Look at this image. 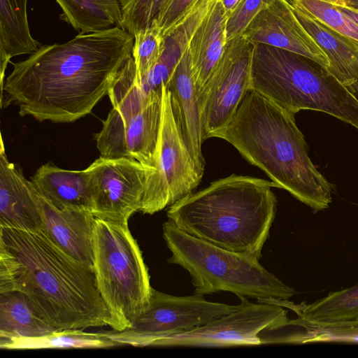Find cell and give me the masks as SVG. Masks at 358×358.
I'll list each match as a JSON object with an SVG mask.
<instances>
[{
  "mask_svg": "<svg viewBox=\"0 0 358 358\" xmlns=\"http://www.w3.org/2000/svg\"><path fill=\"white\" fill-rule=\"evenodd\" d=\"M134 38L120 27L41 45L13 64L1 88V108L15 103L21 117L73 122L90 114L132 56Z\"/></svg>",
  "mask_w": 358,
  "mask_h": 358,
  "instance_id": "obj_1",
  "label": "cell"
},
{
  "mask_svg": "<svg viewBox=\"0 0 358 358\" xmlns=\"http://www.w3.org/2000/svg\"><path fill=\"white\" fill-rule=\"evenodd\" d=\"M19 291L56 329L111 325L92 266L64 252L41 229L0 227V292Z\"/></svg>",
  "mask_w": 358,
  "mask_h": 358,
  "instance_id": "obj_2",
  "label": "cell"
},
{
  "mask_svg": "<svg viewBox=\"0 0 358 358\" xmlns=\"http://www.w3.org/2000/svg\"><path fill=\"white\" fill-rule=\"evenodd\" d=\"M213 137L231 144L250 164L314 211L327 208L334 185L317 169L295 114L249 90Z\"/></svg>",
  "mask_w": 358,
  "mask_h": 358,
  "instance_id": "obj_3",
  "label": "cell"
},
{
  "mask_svg": "<svg viewBox=\"0 0 358 358\" xmlns=\"http://www.w3.org/2000/svg\"><path fill=\"white\" fill-rule=\"evenodd\" d=\"M272 187V181L233 174L176 201L166 215L191 236L259 260L275 216Z\"/></svg>",
  "mask_w": 358,
  "mask_h": 358,
  "instance_id": "obj_4",
  "label": "cell"
},
{
  "mask_svg": "<svg viewBox=\"0 0 358 358\" xmlns=\"http://www.w3.org/2000/svg\"><path fill=\"white\" fill-rule=\"evenodd\" d=\"M253 45L250 90L294 114L320 111L358 129V98L328 69L287 50Z\"/></svg>",
  "mask_w": 358,
  "mask_h": 358,
  "instance_id": "obj_5",
  "label": "cell"
},
{
  "mask_svg": "<svg viewBox=\"0 0 358 358\" xmlns=\"http://www.w3.org/2000/svg\"><path fill=\"white\" fill-rule=\"evenodd\" d=\"M163 238L171 252L169 262L189 272L196 294L229 292L257 300H289L296 294L259 260L191 236L169 220L163 224Z\"/></svg>",
  "mask_w": 358,
  "mask_h": 358,
  "instance_id": "obj_6",
  "label": "cell"
},
{
  "mask_svg": "<svg viewBox=\"0 0 358 358\" xmlns=\"http://www.w3.org/2000/svg\"><path fill=\"white\" fill-rule=\"evenodd\" d=\"M92 246L96 285L110 312V327L123 331L150 303L148 268L128 224L95 217Z\"/></svg>",
  "mask_w": 358,
  "mask_h": 358,
  "instance_id": "obj_7",
  "label": "cell"
},
{
  "mask_svg": "<svg viewBox=\"0 0 358 358\" xmlns=\"http://www.w3.org/2000/svg\"><path fill=\"white\" fill-rule=\"evenodd\" d=\"M202 176L184 141L171 93L164 85L157 164L147 178L140 212L152 215L170 206L192 194Z\"/></svg>",
  "mask_w": 358,
  "mask_h": 358,
  "instance_id": "obj_8",
  "label": "cell"
},
{
  "mask_svg": "<svg viewBox=\"0 0 358 358\" xmlns=\"http://www.w3.org/2000/svg\"><path fill=\"white\" fill-rule=\"evenodd\" d=\"M238 307L206 300L203 296H173L152 288L150 303L130 327L104 332L117 345L152 346L155 341L191 331Z\"/></svg>",
  "mask_w": 358,
  "mask_h": 358,
  "instance_id": "obj_9",
  "label": "cell"
},
{
  "mask_svg": "<svg viewBox=\"0 0 358 358\" xmlns=\"http://www.w3.org/2000/svg\"><path fill=\"white\" fill-rule=\"evenodd\" d=\"M241 303L234 311L215 318L191 331L159 339L152 346L231 347L259 345L261 333L273 331L289 325L285 307L268 299L257 303L239 296Z\"/></svg>",
  "mask_w": 358,
  "mask_h": 358,
  "instance_id": "obj_10",
  "label": "cell"
},
{
  "mask_svg": "<svg viewBox=\"0 0 358 358\" xmlns=\"http://www.w3.org/2000/svg\"><path fill=\"white\" fill-rule=\"evenodd\" d=\"M95 217L128 224L140 211L148 177L155 169L131 158L100 156L87 168Z\"/></svg>",
  "mask_w": 358,
  "mask_h": 358,
  "instance_id": "obj_11",
  "label": "cell"
},
{
  "mask_svg": "<svg viewBox=\"0 0 358 358\" xmlns=\"http://www.w3.org/2000/svg\"><path fill=\"white\" fill-rule=\"evenodd\" d=\"M253 47L243 36L228 41L217 68L199 95L205 140L225 125L250 90Z\"/></svg>",
  "mask_w": 358,
  "mask_h": 358,
  "instance_id": "obj_12",
  "label": "cell"
},
{
  "mask_svg": "<svg viewBox=\"0 0 358 358\" xmlns=\"http://www.w3.org/2000/svg\"><path fill=\"white\" fill-rule=\"evenodd\" d=\"M162 112V93L138 112L121 113L112 108L94 134L101 156L134 159L155 169Z\"/></svg>",
  "mask_w": 358,
  "mask_h": 358,
  "instance_id": "obj_13",
  "label": "cell"
},
{
  "mask_svg": "<svg viewBox=\"0 0 358 358\" xmlns=\"http://www.w3.org/2000/svg\"><path fill=\"white\" fill-rule=\"evenodd\" d=\"M242 36L252 44L301 55L329 71L328 57L297 18L289 0H273L256 15Z\"/></svg>",
  "mask_w": 358,
  "mask_h": 358,
  "instance_id": "obj_14",
  "label": "cell"
},
{
  "mask_svg": "<svg viewBox=\"0 0 358 358\" xmlns=\"http://www.w3.org/2000/svg\"><path fill=\"white\" fill-rule=\"evenodd\" d=\"M41 195L10 162L2 136L0 149V227L37 230L42 225Z\"/></svg>",
  "mask_w": 358,
  "mask_h": 358,
  "instance_id": "obj_15",
  "label": "cell"
},
{
  "mask_svg": "<svg viewBox=\"0 0 358 358\" xmlns=\"http://www.w3.org/2000/svg\"><path fill=\"white\" fill-rule=\"evenodd\" d=\"M166 86L171 93L173 110L184 141L199 172L203 174L205 160L201 145L205 139L188 48Z\"/></svg>",
  "mask_w": 358,
  "mask_h": 358,
  "instance_id": "obj_16",
  "label": "cell"
},
{
  "mask_svg": "<svg viewBox=\"0 0 358 358\" xmlns=\"http://www.w3.org/2000/svg\"><path fill=\"white\" fill-rule=\"evenodd\" d=\"M40 200L41 229L67 254L93 266V214L80 209L57 208L41 196Z\"/></svg>",
  "mask_w": 358,
  "mask_h": 358,
  "instance_id": "obj_17",
  "label": "cell"
},
{
  "mask_svg": "<svg viewBox=\"0 0 358 358\" xmlns=\"http://www.w3.org/2000/svg\"><path fill=\"white\" fill-rule=\"evenodd\" d=\"M227 18L228 15L221 2L215 0L189 43L191 67L198 97L224 54L227 42Z\"/></svg>",
  "mask_w": 358,
  "mask_h": 358,
  "instance_id": "obj_18",
  "label": "cell"
},
{
  "mask_svg": "<svg viewBox=\"0 0 358 358\" xmlns=\"http://www.w3.org/2000/svg\"><path fill=\"white\" fill-rule=\"evenodd\" d=\"M31 181L40 195L56 208L92 213V196L85 169L68 170L47 163L37 169Z\"/></svg>",
  "mask_w": 358,
  "mask_h": 358,
  "instance_id": "obj_19",
  "label": "cell"
},
{
  "mask_svg": "<svg viewBox=\"0 0 358 358\" xmlns=\"http://www.w3.org/2000/svg\"><path fill=\"white\" fill-rule=\"evenodd\" d=\"M274 301L296 313L297 317L289 320L288 326L316 329L358 322V285L329 292L310 303L294 304L280 299Z\"/></svg>",
  "mask_w": 358,
  "mask_h": 358,
  "instance_id": "obj_20",
  "label": "cell"
},
{
  "mask_svg": "<svg viewBox=\"0 0 358 358\" xmlns=\"http://www.w3.org/2000/svg\"><path fill=\"white\" fill-rule=\"evenodd\" d=\"M294 10L301 23L328 57L330 72L358 97V51L310 15L297 8Z\"/></svg>",
  "mask_w": 358,
  "mask_h": 358,
  "instance_id": "obj_21",
  "label": "cell"
},
{
  "mask_svg": "<svg viewBox=\"0 0 358 358\" xmlns=\"http://www.w3.org/2000/svg\"><path fill=\"white\" fill-rule=\"evenodd\" d=\"M27 0H0V87L10 59L31 54L41 44L31 35L27 13Z\"/></svg>",
  "mask_w": 358,
  "mask_h": 358,
  "instance_id": "obj_22",
  "label": "cell"
},
{
  "mask_svg": "<svg viewBox=\"0 0 358 358\" xmlns=\"http://www.w3.org/2000/svg\"><path fill=\"white\" fill-rule=\"evenodd\" d=\"M19 291L0 292V341L38 336L55 330Z\"/></svg>",
  "mask_w": 358,
  "mask_h": 358,
  "instance_id": "obj_23",
  "label": "cell"
},
{
  "mask_svg": "<svg viewBox=\"0 0 358 358\" xmlns=\"http://www.w3.org/2000/svg\"><path fill=\"white\" fill-rule=\"evenodd\" d=\"M62 10L61 19L82 34L120 27V0H55Z\"/></svg>",
  "mask_w": 358,
  "mask_h": 358,
  "instance_id": "obj_24",
  "label": "cell"
},
{
  "mask_svg": "<svg viewBox=\"0 0 358 358\" xmlns=\"http://www.w3.org/2000/svg\"><path fill=\"white\" fill-rule=\"evenodd\" d=\"M114 346H117L116 343L104 332H86L81 329H55L42 336L0 341V348L4 350L108 348Z\"/></svg>",
  "mask_w": 358,
  "mask_h": 358,
  "instance_id": "obj_25",
  "label": "cell"
},
{
  "mask_svg": "<svg viewBox=\"0 0 358 358\" xmlns=\"http://www.w3.org/2000/svg\"><path fill=\"white\" fill-rule=\"evenodd\" d=\"M292 6L310 15L343 38L358 51V26L334 0H289Z\"/></svg>",
  "mask_w": 358,
  "mask_h": 358,
  "instance_id": "obj_26",
  "label": "cell"
},
{
  "mask_svg": "<svg viewBox=\"0 0 358 358\" xmlns=\"http://www.w3.org/2000/svg\"><path fill=\"white\" fill-rule=\"evenodd\" d=\"M172 0H120V27L133 36L156 24Z\"/></svg>",
  "mask_w": 358,
  "mask_h": 358,
  "instance_id": "obj_27",
  "label": "cell"
},
{
  "mask_svg": "<svg viewBox=\"0 0 358 358\" xmlns=\"http://www.w3.org/2000/svg\"><path fill=\"white\" fill-rule=\"evenodd\" d=\"M132 57L136 69V78L143 76L157 63L164 48V37L157 25L134 35Z\"/></svg>",
  "mask_w": 358,
  "mask_h": 358,
  "instance_id": "obj_28",
  "label": "cell"
},
{
  "mask_svg": "<svg viewBox=\"0 0 358 358\" xmlns=\"http://www.w3.org/2000/svg\"><path fill=\"white\" fill-rule=\"evenodd\" d=\"M304 331L285 336V342L286 343H358V322L334 324L322 328L304 329Z\"/></svg>",
  "mask_w": 358,
  "mask_h": 358,
  "instance_id": "obj_29",
  "label": "cell"
},
{
  "mask_svg": "<svg viewBox=\"0 0 358 358\" xmlns=\"http://www.w3.org/2000/svg\"><path fill=\"white\" fill-rule=\"evenodd\" d=\"M273 0H241L231 15L226 24L227 41L242 36L256 15Z\"/></svg>",
  "mask_w": 358,
  "mask_h": 358,
  "instance_id": "obj_30",
  "label": "cell"
},
{
  "mask_svg": "<svg viewBox=\"0 0 358 358\" xmlns=\"http://www.w3.org/2000/svg\"><path fill=\"white\" fill-rule=\"evenodd\" d=\"M199 0H172L155 25L161 29L163 37L182 22Z\"/></svg>",
  "mask_w": 358,
  "mask_h": 358,
  "instance_id": "obj_31",
  "label": "cell"
},
{
  "mask_svg": "<svg viewBox=\"0 0 358 358\" xmlns=\"http://www.w3.org/2000/svg\"><path fill=\"white\" fill-rule=\"evenodd\" d=\"M336 5L358 26V8L345 0H334Z\"/></svg>",
  "mask_w": 358,
  "mask_h": 358,
  "instance_id": "obj_32",
  "label": "cell"
},
{
  "mask_svg": "<svg viewBox=\"0 0 358 358\" xmlns=\"http://www.w3.org/2000/svg\"><path fill=\"white\" fill-rule=\"evenodd\" d=\"M219 1L221 2L227 15L229 17L241 0H219Z\"/></svg>",
  "mask_w": 358,
  "mask_h": 358,
  "instance_id": "obj_33",
  "label": "cell"
},
{
  "mask_svg": "<svg viewBox=\"0 0 358 358\" xmlns=\"http://www.w3.org/2000/svg\"><path fill=\"white\" fill-rule=\"evenodd\" d=\"M351 6L358 8V0H345Z\"/></svg>",
  "mask_w": 358,
  "mask_h": 358,
  "instance_id": "obj_34",
  "label": "cell"
}]
</instances>
